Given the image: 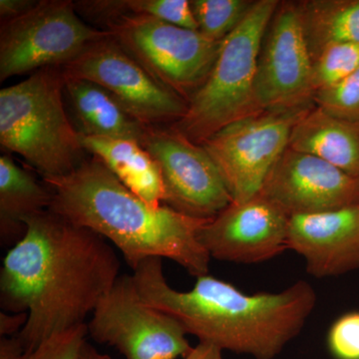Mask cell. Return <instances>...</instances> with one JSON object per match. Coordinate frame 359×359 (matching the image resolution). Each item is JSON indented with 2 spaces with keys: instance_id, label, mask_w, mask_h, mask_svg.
Segmentation results:
<instances>
[{
  "instance_id": "6da1fadb",
  "label": "cell",
  "mask_w": 359,
  "mask_h": 359,
  "mask_svg": "<svg viewBox=\"0 0 359 359\" xmlns=\"http://www.w3.org/2000/svg\"><path fill=\"white\" fill-rule=\"evenodd\" d=\"M25 233L0 271V304L26 313L18 339L32 351L52 335L85 325L114 287L120 261L108 241L47 210L23 219Z\"/></svg>"
},
{
  "instance_id": "7a4b0ae2",
  "label": "cell",
  "mask_w": 359,
  "mask_h": 359,
  "mask_svg": "<svg viewBox=\"0 0 359 359\" xmlns=\"http://www.w3.org/2000/svg\"><path fill=\"white\" fill-rule=\"evenodd\" d=\"M162 261L152 257L134 269L142 299L199 341L255 359L278 358L301 334L318 302L316 290L302 280L278 292L249 294L208 273L181 292L168 283Z\"/></svg>"
},
{
  "instance_id": "3957f363",
  "label": "cell",
  "mask_w": 359,
  "mask_h": 359,
  "mask_svg": "<svg viewBox=\"0 0 359 359\" xmlns=\"http://www.w3.org/2000/svg\"><path fill=\"white\" fill-rule=\"evenodd\" d=\"M42 181L52 193L49 210L105 238L133 271L145 259L159 257L195 278L209 273L212 259L200 238L209 219L149 204L93 156L66 176Z\"/></svg>"
},
{
  "instance_id": "277c9868",
  "label": "cell",
  "mask_w": 359,
  "mask_h": 359,
  "mask_svg": "<svg viewBox=\"0 0 359 359\" xmlns=\"http://www.w3.org/2000/svg\"><path fill=\"white\" fill-rule=\"evenodd\" d=\"M0 144L21 156L42 180L66 176L87 159L66 110L60 67L43 68L1 89Z\"/></svg>"
},
{
  "instance_id": "5b68a950",
  "label": "cell",
  "mask_w": 359,
  "mask_h": 359,
  "mask_svg": "<svg viewBox=\"0 0 359 359\" xmlns=\"http://www.w3.org/2000/svg\"><path fill=\"white\" fill-rule=\"evenodd\" d=\"M278 4V0L255 1L242 22L222 41L209 76L172 128L202 145L231 123L261 111L255 96L257 58Z\"/></svg>"
},
{
  "instance_id": "8992f818",
  "label": "cell",
  "mask_w": 359,
  "mask_h": 359,
  "mask_svg": "<svg viewBox=\"0 0 359 359\" xmlns=\"http://www.w3.org/2000/svg\"><path fill=\"white\" fill-rule=\"evenodd\" d=\"M156 81L190 100L218 58L222 42L199 30L146 15H126L104 26Z\"/></svg>"
},
{
  "instance_id": "52a82bcc",
  "label": "cell",
  "mask_w": 359,
  "mask_h": 359,
  "mask_svg": "<svg viewBox=\"0 0 359 359\" xmlns=\"http://www.w3.org/2000/svg\"><path fill=\"white\" fill-rule=\"evenodd\" d=\"M108 30L84 22L71 0H39L27 13L1 21L0 81L47 67H61Z\"/></svg>"
},
{
  "instance_id": "ba28073f",
  "label": "cell",
  "mask_w": 359,
  "mask_h": 359,
  "mask_svg": "<svg viewBox=\"0 0 359 359\" xmlns=\"http://www.w3.org/2000/svg\"><path fill=\"white\" fill-rule=\"evenodd\" d=\"M313 107L259 111L231 123L202 144L233 203L245 202L261 192L276 161L289 148L295 125Z\"/></svg>"
},
{
  "instance_id": "9c48e42d",
  "label": "cell",
  "mask_w": 359,
  "mask_h": 359,
  "mask_svg": "<svg viewBox=\"0 0 359 359\" xmlns=\"http://www.w3.org/2000/svg\"><path fill=\"white\" fill-rule=\"evenodd\" d=\"M98 344L114 346L126 359H178L192 349L178 320L142 299L133 276H120L88 325Z\"/></svg>"
},
{
  "instance_id": "30bf717a",
  "label": "cell",
  "mask_w": 359,
  "mask_h": 359,
  "mask_svg": "<svg viewBox=\"0 0 359 359\" xmlns=\"http://www.w3.org/2000/svg\"><path fill=\"white\" fill-rule=\"evenodd\" d=\"M60 69L65 77L102 87L129 114L147 126L175 124L188 110V101L156 81L112 35L90 45Z\"/></svg>"
},
{
  "instance_id": "8fae6325",
  "label": "cell",
  "mask_w": 359,
  "mask_h": 359,
  "mask_svg": "<svg viewBox=\"0 0 359 359\" xmlns=\"http://www.w3.org/2000/svg\"><path fill=\"white\" fill-rule=\"evenodd\" d=\"M142 146L160 168L163 204L187 216L212 219L233 203L223 177L202 145L172 127L150 126Z\"/></svg>"
},
{
  "instance_id": "7c38bea8",
  "label": "cell",
  "mask_w": 359,
  "mask_h": 359,
  "mask_svg": "<svg viewBox=\"0 0 359 359\" xmlns=\"http://www.w3.org/2000/svg\"><path fill=\"white\" fill-rule=\"evenodd\" d=\"M311 65L297 2L280 1L257 58L255 96L259 109L313 107Z\"/></svg>"
},
{
  "instance_id": "4fadbf2b",
  "label": "cell",
  "mask_w": 359,
  "mask_h": 359,
  "mask_svg": "<svg viewBox=\"0 0 359 359\" xmlns=\"http://www.w3.org/2000/svg\"><path fill=\"white\" fill-rule=\"evenodd\" d=\"M290 217L263 194L231 203L203 226L200 238L211 259L259 264L287 248Z\"/></svg>"
},
{
  "instance_id": "5bb4252c",
  "label": "cell",
  "mask_w": 359,
  "mask_h": 359,
  "mask_svg": "<svg viewBox=\"0 0 359 359\" xmlns=\"http://www.w3.org/2000/svg\"><path fill=\"white\" fill-rule=\"evenodd\" d=\"M259 193L287 216L316 214L359 204V179L320 157L287 148Z\"/></svg>"
},
{
  "instance_id": "9a60e30c",
  "label": "cell",
  "mask_w": 359,
  "mask_h": 359,
  "mask_svg": "<svg viewBox=\"0 0 359 359\" xmlns=\"http://www.w3.org/2000/svg\"><path fill=\"white\" fill-rule=\"evenodd\" d=\"M287 248L302 257L314 278L359 269V204L290 217Z\"/></svg>"
},
{
  "instance_id": "2e32d148",
  "label": "cell",
  "mask_w": 359,
  "mask_h": 359,
  "mask_svg": "<svg viewBox=\"0 0 359 359\" xmlns=\"http://www.w3.org/2000/svg\"><path fill=\"white\" fill-rule=\"evenodd\" d=\"M63 78L65 103L79 135L129 139L142 144L150 126L129 114L99 85L65 75Z\"/></svg>"
},
{
  "instance_id": "e0dca14e",
  "label": "cell",
  "mask_w": 359,
  "mask_h": 359,
  "mask_svg": "<svg viewBox=\"0 0 359 359\" xmlns=\"http://www.w3.org/2000/svg\"><path fill=\"white\" fill-rule=\"evenodd\" d=\"M289 148L320 157L359 179V122L340 119L313 106L295 125Z\"/></svg>"
},
{
  "instance_id": "ac0fdd59",
  "label": "cell",
  "mask_w": 359,
  "mask_h": 359,
  "mask_svg": "<svg viewBox=\"0 0 359 359\" xmlns=\"http://www.w3.org/2000/svg\"><path fill=\"white\" fill-rule=\"evenodd\" d=\"M87 153L137 196L152 205H163L164 188L160 168L138 142L129 139L81 136Z\"/></svg>"
},
{
  "instance_id": "d6986e66",
  "label": "cell",
  "mask_w": 359,
  "mask_h": 359,
  "mask_svg": "<svg viewBox=\"0 0 359 359\" xmlns=\"http://www.w3.org/2000/svg\"><path fill=\"white\" fill-rule=\"evenodd\" d=\"M52 193L43 181L18 166L7 155L0 157V235L2 240L25 233L23 219L50 209Z\"/></svg>"
},
{
  "instance_id": "ffe728a7",
  "label": "cell",
  "mask_w": 359,
  "mask_h": 359,
  "mask_svg": "<svg viewBox=\"0 0 359 359\" xmlns=\"http://www.w3.org/2000/svg\"><path fill=\"white\" fill-rule=\"evenodd\" d=\"M295 2L311 62L328 45L359 44V0Z\"/></svg>"
},
{
  "instance_id": "44dd1931",
  "label": "cell",
  "mask_w": 359,
  "mask_h": 359,
  "mask_svg": "<svg viewBox=\"0 0 359 359\" xmlns=\"http://www.w3.org/2000/svg\"><path fill=\"white\" fill-rule=\"evenodd\" d=\"M75 8L80 18L105 26L126 15H146L180 27L198 30L187 0H78Z\"/></svg>"
},
{
  "instance_id": "7402d4cb",
  "label": "cell",
  "mask_w": 359,
  "mask_h": 359,
  "mask_svg": "<svg viewBox=\"0 0 359 359\" xmlns=\"http://www.w3.org/2000/svg\"><path fill=\"white\" fill-rule=\"evenodd\" d=\"M198 30L212 41L222 42L247 16L250 0H192Z\"/></svg>"
},
{
  "instance_id": "603a6c76",
  "label": "cell",
  "mask_w": 359,
  "mask_h": 359,
  "mask_svg": "<svg viewBox=\"0 0 359 359\" xmlns=\"http://www.w3.org/2000/svg\"><path fill=\"white\" fill-rule=\"evenodd\" d=\"M359 67V44L328 45L318 53L311 65L314 94L339 83Z\"/></svg>"
},
{
  "instance_id": "cb8c5ba5",
  "label": "cell",
  "mask_w": 359,
  "mask_h": 359,
  "mask_svg": "<svg viewBox=\"0 0 359 359\" xmlns=\"http://www.w3.org/2000/svg\"><path fill=\"white\" fill-rule=\"evenodd\" d=\"M313 103L327 114L359 122V67L339 83L316 92Z\"/></svg>"
},
{
  "instance_id": "d4e9b609",
  "label": "cell",
  "mask_w": 359,
  "mask_h": 359,
  "mask_svg": "<svg viewBox=\"0 0 359 359\" xmlns=\"http://www.w3.org/2000/svg\"><path fill=\"white\" fill-rule=\"evenodd\" d=\"M86 323L52 335L32 351H25L22 359H77L86 344Z\"/></svg>"
},
{
  "instance_id": "484cf974",
  "label": "cell",
  "mask_w": 359,
  "mask_h": 359,
  "mask_svg": "<svg viewBox=\"0 0 359 359\" xmlns=\"http://www.w3.org/2000/svg\"><path fill=\"white\" fill-rule=\"evenodd\" d=\"M327 347L334 359H359V311L342 314L332 323Z\"/></svg>"
},
{
  "instance_id": "4316f807",
  "label": "cell",
  "mask_w": 359,
  "mask_h": 359,
  "mask_svg": "<svg viewBox=\"0 0 359 359\" xmlns=\"http://www.w3.org/2000/svg\"><path fill=\"white\" fill-rule=\"evenodd\" d=\"M26 313H0V335L2 337H14L20 334L25 327L27 321Z\"/></svg>"
},
{
  "instance_id": "83f0119b",
  "label": "cell",
  "mask_w": 359,
  "mask_h": 359,
  "mask_svg": "<svg viewBox=\"0 0 359 359\" xmlns=\"http://www.w3.org/2000/svg\"><path fill=\"white\" fill-rule=\"evenodd\" d=\"M39 0H0L1 21L18 18L32 9Z\"/></svg>"
},
{
  "instance_id": "f1b7e54d",
  "label": "cell",
  "mask_w": 359,
  "mask_h": 359,
  "mask_svg": "<svg viewBox=\"0 0 359 359\" xmlns=\"http://www.w3.org/2000/svg\"><path fill=\"white\" fill-rule=\"evenodd\" d=\"M223 351L210 342L199 341L183 359H224Z\"/></svg>"
},
{
  "instance_id": "f546056e",
  "label": "cell",
  "mask_w": 359,
  "mask_h": 359,
  "mask_svg": "<svg viewBox=\"0 0 359 359\" xmlns=\"http://www.w3.org/2000/svg\"><path fill=\"white\" fill-rule=\"evenodd\" d=\"M25 348L18 337H1L0 359H22Z\"/></svg>"
},
{
  "instance_id": "4dcf8cb0",
  "label": "cell",
  "mask_w": 359,
  "mask_h": 359,
  "mask_svg": "<svg viewBox=\"0 0 359 359\" xmlns=\"http://www.w3.org/2000/svg\"><path fill=\"white\" fill-rule=\"evenodd\" d=\"M77 359H112L107 354H104L97 351L93 346H90L88 342L84 344L80 351Z\"/></svg>"
}]
</instances>
